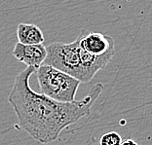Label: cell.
<instances>
[{
  "label": "cell",
  "instance_id": "cell-1",
  "mask_svg": "<svg viewBox=\"0 0 152 145\" xmlns=\"http://www.w3.org/2000/svg\"><path fill=\"white\" fill-rule=\"evenodd\" d=\"M35 70L27 66L17 75L8 101L16 113L19 126L33 139L47 144L57 140L65 128L89 115L104 86L102 83L93 86L80 101L61 102L30 88L29 79Z\"/></svg>",
  "mask_w": 152,
  "mask_h": 145
},
{
  "label": "cell",
  "instance_id": "cell-2",
  "mask_svg": "<svg viewBox=\"0 0 152 145\" xmlns=\"http://www.w3.org/2000/svg\"><path fill=\"white\" fill-rule=\"evenodd\" d=\"M40 94L61 102L75 101L81 82L51 65L41 64L35 70Z\"/></svg>",
  "mask_w": 152,
  "mask_h": 145
},
{
  "label": "cell",
  "instance_id": "cell-3",
  "mask_svg": "<svg viewBox=\"0 0 152 145\" xmlns=\"http://www.w3.org/2000/svg\"><path fill=\"white\" fill-rule=\"evenodd\" d=\"M46 50L47 56L43 64L51 65L69 74L81 83H86L79 55V36L71 43H51L46 47Z\"/></svg>",
  "mask_w": 152,
  "mask_h": 145
},
{
  "label": "cell",
  "instance_id": "cell-4",
  "mask_svg": "<svg viewBox=\"0 0 152 145\" xmlns=\"http://www.w3.org/2000/svg\"><path fill=\"white\" fill-rule=\"evenodd\" d=\"M12 55L20 63L37 69L43 64L47 56V50L43 44L28 45L18 42L14 47Z\"/></svg>",
  "mask_w": 152,
  "mask_h": 145
},
{
  "label": "cell",
  "instance_id": "cell-5",
  "mask_svg": "<svg viewBox=\"0 0 152 145\" xmlns=\"http://www.w3.org/2000/svg\"><path fill=\"white\" fill-rule=\"evenodd\" d=\"M79 44L82 49L94 56H102L110 51L115 50V43L111 36L99 32H91L79 35Z\"/></svg>",
  "mask_w": 152,
  "mask_h": 145
},
{
  "label": "cell",
  "instance_id": "cell-6",
  "mask_svg": "<svg viewBox=\"0 0 152 145\" xmlns=\"http://www.w3.org/2000/svg\"><path fill=\"white\" fill-rule=\"evenodd\" d=\"M18 42L23 44H43L44 36L39 26L33 23H20L17 28Z\"/></svg>",
  "mask_w": 152,
  "mask_h": 145
},
{
  "label": "cell",
  "instance_id": "cell-7",
  "mask_svg": "<svg viewBox=\"0 0 152 145\" xmlns=\"http://www.w3.org/2000/svg\"><path fill=\"white\" fill-rule=\"evenodd\" d=\"M122 138L116 132H108L103 133L99 138V145H121Z\"/></svg>",
  "mask_w": 152,
  "mask_h": 145
},
{
  "label": "cell",
  "instance_id": "cell-8",
  "mask_svg": "<svg viewBox=\"0 0 152 145\" xmlns=\"http://www.w3.org/2000/svg\"><path fill=\"white\" fill-rule=\"evenodd\" d=\"M121 145H139L136 141L133 140V139H126L125 141H122L121 142Z\"/></svg>",
  "mask_w": 152,
  "mask_h": 145
}]
</instances>
